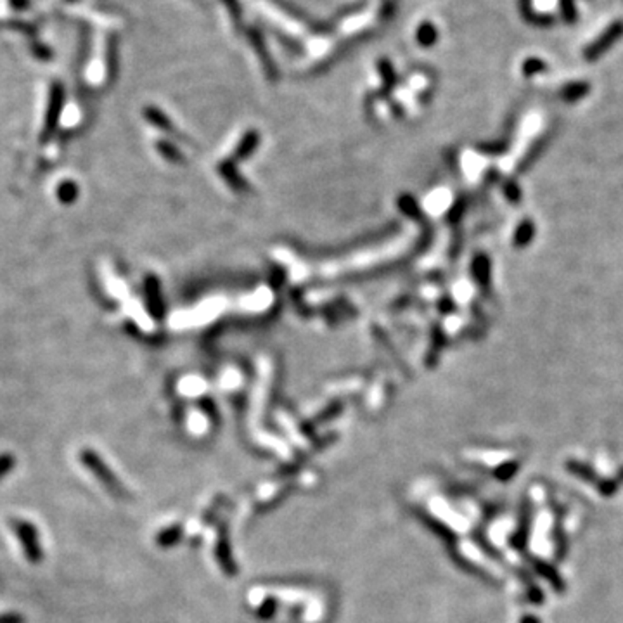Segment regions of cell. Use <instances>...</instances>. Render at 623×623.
Instances as JSON below:
<instances>
[{
  "label": "cell",
  "instance_id": "6da1fadb",
  "mask_svg": "<svg viewBox=\"0 0 623 623\" xmlns=\"http://www.w3.org/2000/svg\"><path fill=\"white\" fill-rule=\"evenodd\" d=\"M14 530H16L17 537H19L21 544H23L24 551H26V556L31 559L33 563L40 561L42 554H40V547H38V540H37V532H35L33 526L26 521H19L16 519L14 521Z\"/></svg>",
  "mask_w": 623,
  "mask_h": 623
},
{
  "label": "cell",
  "instance_id": "7a4b0ae2",
  "mask_svg": "<svg viewBox=\"0 0 623 623\" xmlns=\"http://www.w3.org/2000/svg\"><path fill=\"white\" fill-rule=\"evenodd\" d=\"M61 106H63V88L59 85H56L52 88V94H51V102H49V111L47 116H45V129L42 137V140H47L49 137L54 134V130L58 129V122H59V116H61Z\"/></svg>",
  "mask_w": 623,
  "mask_h": 623
},
{
  "label": "cell",
  "instance_id": "3957f363",
  "mask_svg": "<svg viewBox=\"0 0 623 623\" xmlns=\"http://www.w3.org/2000/svg\"><path fill=\"white\" fill-rule=\"evenodd\" d=\"M622 33H623V23H615L613 26L608 28L606 33L599 38V42H596V44L587 51V56H589V58H594L596 54L603 52L604 49H606L608 45L613 44V40H617Z\"/></svg>",
  "mask_w": 623,
  "mask_h": 623
},
{
  "label": "cell",
  "instance_id": "277c9868",
  "mask_svg": "<svg viewBox=\"0 0 623 623\" xmlns=\"http://www.w3.org/2000/svg\"><path fill=\"white\" fill-rule=\"evenodd\" d=\"M58 196H59V200H61L65 204L73 203V201H75L76 196H78L76 184H73L72 180H68V182H63L61 186H59V189H58Z\"/></svg>",
  "mask_w": 623,
  "mask_h": 623
}]
</instances>
